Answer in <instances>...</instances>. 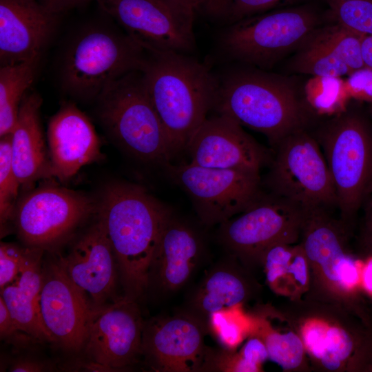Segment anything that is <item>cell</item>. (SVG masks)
Segmentation results:
<instances>
[{
  "instance_id": "d6986e66",
  "label": "cell",
  "mask_w": 372,
  "mask_h": 372,
  "mask_svg": "<svg viewBox=\"0 0 372 372\" xmlns=\"http://www.w3.org/2000/svg\"><path fill=\"white\" fill-rule=\"evenodd\" d=\"M48 141L52 176L61 181L102 158L101 142L92 123L73 103H63L50 118Z\"/></svg>"
},
{
  "instance_id": "d4e9b609",
  "label": "cell",
  "mask_w": 372,
  "mask_h": 372,
  "mask_svg": "<svg viewBox=\"0 0 372 372\" xmlns=\"http://www.w3.org/2000/svg\"><path fill=\"white\" fill-rule=\"evenodd\" d=\"M39 61L1 65L0 136L11 134L25 92L32 83Z\"/></svg>"
},
{
  "instance_id": "74e56055",
  "label": "cell",
  "mask_w": 372,
  "mask_h": 372,
  "mask_svg": "<svg viewBox=\"0 0 372 372\" xmlns=\"http://www.w3.org/2000/svg\"><path fill=\"white\" fill-rule=\"evenodd\" d=\"M268 358V351L265 344L258 338H251L247 341L240 356V358L258 370L259 365Z\"/></svg>"
},
{
  "instance_id": "8fae6325",
  "label": "cell",
  "mask_w": 372,
  "mask_h": 372,
  "mask_svg": "<svg viewBox=\"0 0 372 372\" xmlns=\"http://www.w3.org/2000/svg\"><path fill=\"white\" fill-rule=\"evenodd\" d=\"M96 209L97 205L85 194L47 185L23 196L13 216L23 242L45 249L63 241Z\"/></svg>"
},
{
  "instance_id": "60d3db41",
  "label": "cell",
  "mask_w": 372,
  "mask_h": 372,
  "mask_svg": "<svg viewBox=\"0 0 372 372\" xmlns=\"http://www.w3.org/2000/svg\"><path fill=\"white\" fill-rule=\"evenodd\" d=\"M287 273L292 274L301 285H304L307 280V271L304 257L297 256L289 266Z\"/></svg>"
},
{
  "instance_id": "7c38bea8",
  "label": "cell",
  "mask_w": 372,
  "mask_h": 372,
  "mask_svg": "<svg viewBox=\"0 0 372 372\" xmlns=\"http://www.w3.org/2000/svg\"><path fill=\"white\" fill-rule=\"evenodd\" d=\"M207 325L187 313L145 322L142 354L161 372H198L211 369L216 352L207 347Z\"/></svg>"
},
{
  "instance_id": "7bdbcfd3",
  "label": "cell",
  "mask_w": 372,
  "mask_h": 372,
  "mask_svg": "<svg viewBox=\"0 0 372 372\" xmlns=\"http://www.w3.org/2000/svg\"><path fill=\"white\" fill-rule=\"evenodd\" d=\"M362 54L364 66L372 68V34L364 36Z\"/></svg>"
},
{
  "instance_id": "484cf974",
  "label": "cell",
  "mask_w": 372,
  "mask_h": 372,
  "mask_svg": "<svg viewBox=\"0 0 372 372\" xmlns=\"http://www.w3.org/2000/svg\"><path fill=\"white\" fill-rule=\"evenodd\" d=\"M302 49L293 61L296 71L315 76H338L349 75V68L322 42L312 34L301 45Z\"/></svg>"
},
{
  "instance_id": "f6af8a7d",
  "label": "cell",
  "mask_w": 372,
  "mask_h": 372,
  "mask_svg": "<svg viewBox=\"0 0 372 372\" xmlns=\"http://www.w3.org/2000/svg\"><path fill=\"white\" fill-rule=\"evenodd\" d=\"M362 278L364 287L372 294V257L367 261L363 269Z\"/></svg>"
},
{
  "instance_id": "f1b7e54d",
  "label": "cell",
  "mask_w": 372,
  "mask_h": 372,
  "mask_svg": "<svg viewBox=\"0 0 372 372\" xmlns=\"http://www.w3.org/2000/svg\"><path fill=\"white\" fill-rule=\"evenodd\" d=\"M313 35L342 60L351 72L364 66L362 54L364 36L338 24L313 32Z\"/></svg>"
},
{
  "instance_id": "4fadbf2b",
  "label": "cell",
  "mask_w": 372,
  "mask_h": 372,
  "mask_svg": "<svg viewBox=\"0 0 372 372\" xmlns=\"http://www.w3.org/2000/svg\"><path fill=\"white\" fill-rule=\"evenodd\" d=\"M135 300L125 296L96 310L83 347L94 369H123L142 354L145 322Z\"/></svg>"
},
{
  "instance_id": "f546056e",
  "label": "cell",
  "mask_w": 372,
  "mask_h": 372,
  "mask_svg": "<svg viewBox=\"0 0 372 372\" xmlns=\"http://www.w3.org/2000/svg\"><path fill=\"white\" fill-rule=\"evenodd\" d=\"M21 184L14 170L11 134L0 141V221L2 227L14 216Z\"/></svg>"
},
{
  "instance_id": "d590c367",
  "label": "cell",
  "mask_w": 372,
  "mask_h": 372,
  "mask_svg": "<svg viewBox=\"0 0 372 372\" xmlns=\"http://www.w3.org/2000/svg\"><path fill=\"white\" fill-rule=\"evenodd\" d=\"M351 98L372 102V68H363L351 72L345 80Z\"/></svg>"
},
{
  "instance_id": "cb8c5ba5",
  "label": "cell",
  "mask_w": 372,
  "mask_h": 372,
  "mask_svg": "<svg viewBox=\"0 0 372 372\" xmlns=\"http://www.w3.org/2000/svg\"><path fill=\"white\" fill-rule=\"evenodd\" d=\"M246 296L243 280L224 260L214 266L192 290L187 300L188 313L207 325L212 313L238 305Z\"/></svg>"
},
{
  "instance_id": "9c48e42d",
  "label": "cell",
  "mask_w": 372,
  "mask_h": 372,
  "mask_svg": "<svg viewBox=\"0 0 372 372\" xmlns=\"http://www.w3.org/2000/svg\"><path fill=\"white\" fill-rule=\"evenodd\" d=\"M165 169L189 195L200 220L207 226L228 220L262 195L258 172L205 167L190 162L169 163Z\"/></svg>"
},
{
  "instance_id": "5b68a950",
  "label": "cell",
  "mask_w": 372,
  "mask_h": 372,
  "mask_svg": "<svg viewBox=\"0 0 372 372\" xmlns=\"http://www.w3.org/2000/svg\"><path fill=\"white\" fill-rule=\"evenodd\" d=\"M99 116L112 138L134 157L165 167L173 158L165 130L141 71L110 84L98 97Z\"/></svg>"
},
{
  "instance_id": "e575fe53",
  "label": "cell",
  "mask_w": 372,
  "mask_h": 372,
  "mask_svg": "<svg viewBox=\"0 0 372 372\" xmlns=\"http://www.w3.org/2000/svg\"><path fill=\"white\" fill-rule=\"evenodd\" d=\"M283 242H275L262 252L265 255L267 278L271 284H274L288 271L292 254Z\"/></svg>"
},
{
  "instance_id": "ac0fdd59",
  "label": "cell",
  "mask_w": 372,
  "mask_h": 372,
  "mask_svg": "<svg viewBox=\"0 0 372 372\" xmlns=\"http://www.w3.org/2000/svg\"><path fill=\"white\" fill-rule=\"evenodd\" d=\"M58 17L37 0H0L1 65L39 61Z\"/></svg>"
},
{
  "instance_id": "3957f363",
  "label": "cell",
  "mask_w": 372,
  "mask_h": 372,
  "mask_svg": "<svg viewBox=\"0 0 372 372\" xmlns=\"http://www.w3.org/2000/svg\"><path fill=\"white\" fill-rule=\"evenodd\" d=\"M213 110L264 134L274 147L304 129L307 120L289 83L258 72H234L219 80Z\"/></svg>"
},
{
  "instance_id": "7dc6e473",
  "label": "cell",
  "mask_w": 372,
  "mask_h": 372,
  "mask_svg": "<svg viewBox=\"0 0 372 372\" xmlns=\"http://www.w3.org/2000/svg\"><path fill=\"white\" fill-rule=\"evenodd\" d=\"M205 1H207V0H200L199 6H200V4H202L203 2H205ZM199 6H198V7H199Z\"/></svg>"
},
{
  "instance_id": "6da1fadb",
  "label": "cell",
  "mask_w": 372,
  "mask_h": 372,
  "mask_svg": "<svg viewBox=\"0 0 372 372\" xmlns=\"http://www.w3.org/2000/svg\"><path fill=\"white\" fill-rule=\"evenodd\" d=\"M96 213L116 260L126 296L136 300L149 287V271L163 229L173 211L143 187L114 183Z\"/></svg>"
},
{
  "instance_id": "4dcf8cb0",
  "label": "cell",
  "mask_w": 372,
  "mask_h": 372,
  "mask_svg": "<svg viewBox=\"0 0 372 372\" xmlns=\"http://www.w3.org/2000/svg\"><path fill=\"white\" fill-rule=\"evenodd\" d=\"M336 23L362 36L372 34V0H327Z\"/></svg>"
},
{
  "instance_id": "bcb514c9",
  "label": "cell",
  "mask_w": 372,
  "mask_h": 372,
  "mask_svg": "<svg viewBox=\"0 0 372 372\" xmlns=\"http://www.w3.org/2000/svg\"><path fill=\"white\" fill-rule=\"evenodd\" d=\"M369 215H370V225L371 227V231H372V200L369 205Z\"/></svg>"
},
{
  "instance_id": "b9f144b4",
  "label": "cell",
  "mask_w": 372,
  "mask_h": 372,
  "mask_svg": "<svg viewBox=\"0 0 372 372\" xmlns=\"http://www.w3.org/2000/svg\"><path fill=\"white\" fill-rule=\"evenodd\" d=\"M44 369L43 364L32 360H19L12 364L10 371L34 372L41 371Z\"/></svg>"
},
{
  "instance_id": "277c9868",
  "label": "cell",
  "mask_w": 372,
  "mask_h": 372,
  "mask_svg": "<svg viewBox=\"0 0 372 372\" xmlns=\"http://www.w3.org/2000/svg\"><path fill=\"white\" fill-rule=\"evenodd\" d=\"M147 56L125 32L89 27L72 40L65 52L61 68V85L74 97L97 99L118 79L141 71Z\"/></svg>"
},
{
  "instance_id": "7402d4cb",
  "label": "cell",
  "mask_w": 372,
  "mask_h": 372,
  "mask_svg": "<svg viewBox=\"0 0 372 372\" xmlns=\"http://www.w3.org/2000/svg\"><path fill=\"white\" fill-rule=\"evenodd\" d=\"M43 250L39 247H25L17 277L1 290V296L21 332L40 341L54 342L44 327L40 313Z\"/></svg>"
},
{
  "instance_id": "836d02e7",
  "label": "cell",
  "mask_w": 372,
  "mask_h": 372,
  "mask_svg": "<svg viewBox=\"0 0 372 372\" xmlns=\"http://www.w3.org/2000/svg\"><path fill=\"white\" fill-rule=\"evenodd\" d=\"M25 248L1 242L0 245V288L3 289L17 277L23 260Z\"/></svg>"
},
{
  "instance_id": "ab89813d",
  "label": "cell",
  "mask_w": 372,
  "mask_h": 372,
  "mask_svg": "<svg viewBox=\"0 0 372 372\" xmlns=\"http://www.w3.org/2000/svg\"><path fill=\"white\" fill-rule=\"evenodd\" d=\"M19 331L7 305L2 297H0V334L3 338L14 335Z\"/></svg>"
},
{
  "instance_id": "d6a6232c",
  "label": "cell",
  "mask_w": 372,
  "mask_h": 372,
  "mask_svg": "<svg viewBox=\"0 0 372 372\" xmlns=\"http://www.w3.org/2000/svg\"><path fill=\"white\" fill-rule=\"evenodd\" d=\"M353 342L344 329L331 327L327 331L324 351L320 358L324 367L329 370L338 369L341 362L351 353Z\"/></svg>"
},
{
  "instance_id": "2e32d148",
  "label": "cell",
  "mask_w": 372,
  "mask_h": 372,
  "mask_svg": "<svg viewBox=\"0 0 372 372\" xmlns=\"http://www.w3.org/2000/svg\"><path fill=\"white\" fill-rule=\"evenodd\" d=\"M39 305L43 324L54 342L73 351L84 347L96 310L59 260L43 270Z\"/></svg>"
},
{
  "instance_id": "9a60e30c",
  "label": "cell",
  "mask_w": 372,
  "mask_h": 372,
  "mask_svg": "<svg viewBox=\"0 0 372 372\" xmlns=\"http://www.w3.org/2000/svg\"><path fill=\"white\" fill-rule=\"evenodd\" d=\"M190 163L209 168L234 169L260 173L271 160L267 149L231 117L216 114L207 117L186 149Z\"/></svg>"
},
{
  "instance_id": "603a6c76",
  "label": "cell",
  "mask_w": 372,
  "mask_h": 372,
  "mask_svg": "<svg viewBox=\"0 0 372 372\" xmlns=\"http://www.w3.org/2000/svg\"><path fill=\"white\" fill-rule=\"evenodd\" d=\"M324 209L304 210L309 219L304 250L307 256L318 263L325 276L342 287H353L359 281L355 261L345 255L335 231L324 222Z\"/></svg>"
},
{
  "instance_id": "ba28073f",
  "label": "cell",
  "mask_w": 372,
  "mask_h": 372,
  "mask_svg": "<svg viewBox=\"0 0 372 372\" xmlns=\"http://www.w3.org/2000/svg\"><path fill=\"white\" fill-rule=\"evenodd\" d=\"M267 178L273 194L304 210L337 205L334 184L318 140L302 130L276 146Z\"/></svg>"
},
{
  "instance_id": "30bf717a",
  "label": "cell",
  "mask_w": 372,
  "mask_h": 372,
  "mask_svg": "<svg viewBox=\"0 0 372 372\" xmlns=\"http://www.w3.org/2000/svg\"><path fill=\"white\" fill-rule=\"evenodd\" d=\"M147 53L189 54L195 48L194 15L167 0H94Z\"/></svg>"
},
{
  "instance_id": "7a4b0ae2",
  "label": "cell",
  "mask_w": 372,
  "mask_h": 372,
  "mask_svg": "<svg viewBox=\"0 0 372 372\" xmlns=\"http://www.w3.org/2000/svg\"><path fill=\"white\" fill-rule=\"evenodd\" d=\"M141 73L174 157L213 110L219 79L189 54L176 52L147 53Z\"/></svg>"
},
{
  "instance_id": "8d00e7d4",
  "label": "cell",
  "mask_w": 372,
  "mask_h": 372,
  "mask_svg": "<svg viewBox=\"0 0 372 372\" xmlns=\"http://www.w3.org/2000/svg\"><path fill=\"white\" fill-rule=\"evenodd\" d=\"M327 331L324 327L318 324L311 325L304 331V344L316 358L320 359L324 351Z\"/></svg>"
},
{
  "instance_id": "e0dca14e",
  "label": "cell",
  "mask_w": 372,
  "mask_h": 372,
  "mask_svg": "<svg viewBox=\"0 0 372 372\" xmlns=\"http://www.w3.org/2000/svg\"><path fill=\"white\" fill-rule=\"evenodd\" d=\"M58 260L94 309L106 305L114 293L118 266L105 225L99 217L69 254Z\"/></svg>"
},
{
  "instance_id": "f35d334b",
  "label": "cell",
  "mask_w": 372,
  "mask_h": 372,
  "mask_svg": "<svg viewBox=\"0 0 372 372\" xmlns=\"http://www.w3.org/2000/svg\"><path fill=\"white\" fill-rule=\"evenodd\" d=\"M46 10L59 15L74 8L85 6L93 0H37Z\"/></svg>"
},
{
  "instance_id": "ee69618b",
  "label": "cell",
  "mask_w": 372,
  "mask_h": 372,
  "mask_svg": "<svg viewBox=\"0 0 372 372\" xmlns=\"http://www.w3.org/2000/svg\"><path fill=\"white\" fill-rule=\"evenodd\" d=\"M173 5L180 8L181 10L195 14V12L198 10L200 0H167Z\"/></svg>"
},
{
  "instance_id": "ffe728a7",
  "label": "cell",
  "mask_w": 372,
  "mask_h": 372,
  "mask_svg": "<svg viewBox=\"0 0 372 372\" xmlns=\"http://www.w3.org/2000/svg\"><path fill=\"white\" fill-rule=\"evenodd\" d=\"M204 253V242L199 232L173 213L152 259L149 287L165 293L182 288L200 265Z\"/></svg>"
},
{
  "instance_id": "4316f807",
  "label": "cell",
  "mask_w": 372,
  "mask_h": 372,
  "mask_svg": "<svg viewBox=\"0 0 372 372\" xmlns=\"http://www.w3.org/2000/svg\"><path fill=\"white\" fill-rule=\"evenodd\" d=\"M307 101L319 114H340L351 99L345 80L338 76H312L304 87Z\"/></svg>"
},
{
  "instance_id": "52a82bcc",
  "label": "cell",
  "mask_w": 372,
  "mask_h": 372,
  "mask_svg": "<svg viewBox=\"0 0 372 372\" xmlns=\"http://www.w3.org/2000/svg\"><path fill=\"white\" fill-rule=\"evenodd\" d=\"M316 23L315 14L306 8L263 12L225 27L219 45L230 59L268 68L301 45L315 31Z\"/></svg>"
},
{
  "instance_id": "1f68e13d",
  "label": "cell",
  "mask_w": 372,
  "mask_h": 372,
  "mask_svg": "<svg viewBox=\"0 0 372 372\" xmlns=\"http://www.w3.org/2000/svg\"><path fill=\"white\" fill-rule=\"evenodd\" d=\"M269 358L284 369H295L302 360L303 346L293 333H272L265 340Z\"/></svg>"
},
{
  "instance_id": "5bb4252c",
  "label": "cell",
  "mask_w": 372,
  "mask_h": 372,
  "mask_svg": "<svg viewBox=\"0 0 372 372\" xmlns=\"http://www.w3.org/2000/svg\"><path fill=\"white\" fill-rule=\"evenodd\" d=\"M240 214L220 225L219 240L234 252L254 254L287 240L302 219L304 209L271 194H262Z\"/></svg>"
},
{
  "instance_id": "44dd1931",
  "label": "cell",
  "mask_w": 372,
  "mask_h": 372,
  "mask_svg": "<svg viewBox=\"0 0 372 372\" xmlns=\"http://www.w3.org/2000/svg\"><path fill=\"white\" fill-rule=\"evenodd\" d=\"M41 103L39 94H25L11 133L12 164L22 187L52 177L40 121Z\"/></svg>"
},
{
  "instance_id": "8992f818",
  "label": "cell",
  "mask_w": 372,
  "mask_h": 372,
  "mask_svg": "<svg viewBox=\"0 0 372 372\" xmlns=\"http://www.w3.org/2000/svg\"><path fill=\"white\" fill-rule=\"evenodd\" d=\"M345 216L354 214L372 192V132L355 113L338 114L316 138Z\"/></svg>"
},
{
  "instance_id": "83f0119b",
  "label": "cell",
  "mask_w": 372,
  "mask_h": 372,
  "mask_svg": "<svg viewBox=\"0 0 372 372\" xmlns=\"http://www.w3.org/2000/svg\"><path fill=\"white\" fill-rule=\"evenodd\" d=\"M293 0H207L198 8L211 21L224 27L269 11Z\"/></svg>"
}]
</instances>
